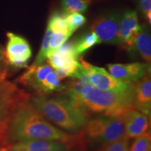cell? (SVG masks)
<instances>
[{"mask_svg":"<svg viewBox=\"0 0 151 151\" xmlns=\"http://www.w3.org/2000/svg\"><path fill=\"white\" fill-rule=\"evenodd\" d=\"M148 151H151V148H150V149H148Z\"/></svg>","mask_w":151,"mask_h":151,"instance_id":"obj_27","label":"cell"},{"mask_svg":"<svg viewBox=\"0 0 151 151\" xmlns=\"http://www.w3.org/2000/svg\"><path fill=\"white\" fill-rule=\"evenodd\" d=\"M69 99L86 109L91 115L124 116L134 109V86L124 91H112L100 90L86 84L77 95Z\"/></svg>","mask_w":151,"mask_h":151,"instance_id":"obj_3","label":"cell"},{"mask_svg":"<svg viewBox=\"0 0 151 151\" xmlns=\"http://www.w3.org/2000/svg\"><path fill=\"white\" fill-rule=\"evenodd\" d=\"M48 25L51 28L52 32H63L72 35L73 33L66 22L63 16L54 14L49 19Z\"/></svg>","mask_w":151,"mask_h":151,"instance_id":"obj_19","label":"cell"},{"mask_svg":"<svg viewBox=\"0 0 151 151\" xmlns=\"http://www.w3.org/2000/svg\"><path fill=\"white\" fill-rule=\"evenodd\" d=\"M135 11H124L120 16L118 29V45L129 50L141 29Z\"/></svg>","mask_w":151,"mask_h":151,"instance_id":"obj_8","label":"cell"},{"mask_svg":"<svg viewBox=\"0 0 151 151\" xmlns=\"http://www.w3.org/2000/svg\"><path fill=\"white\" fill-rule=\"evenodd\" d=\"M63 17L73 32H74L76 30L83 25L87 21L85 16L79 13L64 14Z\"/></svg>","mask_w":151,"mask_h":151,"instance_id":"obj_20","label":"cell"},{"mask_svg":"<svg viewBox=\"0 0 151 151\" xmlns=\"http://www.w3.org/2000/svg\"><path fill=\"white\" fill-rule=\"evenodd\" d=\"M4 65H6L4 58V51L2 48L0 46V71L6 69L5 67H4Z\"/></svg>","mask_w":151,"mask_h":151,"instance_id":"obj_25","label":"cell"},{"mask_svg":"<svg viewBox=\"0 0 151 151\" xmlns=\"http://www.w3.org/2000/svg\"><path fill=\"white\" fill-rule=\"evenodd\" d=\"M151 148V136L146 135L135 138L130 144L129 151H148Z\"/></svg>","mask_w":151,"mask_h":151,"instance_id":"obj_22","label":"cell"},{"mask_svg":"<svg viewBox=\"0 0 151 151\" xmlns=\"http://www.w3.org/2000/svg\"><path fill=\"white\" fill-rule=\"evenodd\" d=\"M52 34V31L49 26H47L46 32H45L44 37H43L42 43L39 50V53H38L37 58L33 62V66H37L40 65L41 64L46 62V60H47L48 55V50H49V43H50V39L51 37V35Z\"/></svg>","mask_w":151,"mask_h":151,"instance_id":"obj_18","label":"cell"},{"mask_svg":"<svg viewBox=\"0 0 151 151\" xmlns=\"http://www.w3.org/2000/svg\"><path fill=\"white\" fill-rule=\"evenodd\" d=\"M120 16L116 13L103 15L94 20L90 31L97 35L99 43L118 45V29Z\"/></svg>","mask_w":151,"mask_h":151,"instance_id":"obj_6","label":"cell"},{"mask_svg":"<svg viewBox=\"0 0 151 151\" xmlns=\"http://www.w3.org/2000/svg\"><path fill=\"white\" fill-rule=\"evenodd\" d=\"M0 151H1V150H0Z\"/></svg>","mask_w":151,"mask_h":151,"instance_id":"obj_28","label":"cell"},{"mask_svg":"<svg viewBox=\"0 0 151 151\" xmlns=\"http://www.w3.org/2000/svg\"><path fill=\"white\" fill-rule=\"evenodd\" d=\"M65 89V86L62 84L61 80L55 71L53 70L49 73L42 81L35 92V95H49L55 92H62Z\"/></svg>","mask_w":151,"mask_h":151,"instance_id":"obj_15","label":"cell"},{"mask_svg":"<svg viewBox=\"0 0 151 151\" xmlns=\"http://www.w3.org/2000/svg\"><path fill=\"white\" fill-rule=\"evenodd\" d=\"M125 137L128 139L150 134V117L133 109L124 116Z\"/></svg>","mask_w":151,"mask_h":151,"instance_id":"obj_10","label":"cell"},{"mask_svg":"<svg viewBox=\"0 0 151 151\" xmlns=\"http://www.w3.org/2000/svg\"><path fill=\"white\" fill-rule=\"evenodd\" d=\"M132 55L138 54L150 65L151 62V37L148 27L146 25H141L131 48L128 50Z\"/></svg>","mask_w":151,"mask_h":151,"instance_id":"obj_14","label":"cell"},{"mask_svg":"<svg viewBox=\"0 0 151 151\" xmlns=\"http://www.w3.org/2000/svg\"><path fill=\"white\" fill-rule=\"evenodd\" d=\"M106 67L109 73L114 78L130 83H134L143 78L150 70V65L143 62L109 64Z\"/></svg>","mask_w":151,"mask_h":151,"instance_id":"obj_9","label":"cell"},{"mask_svg":"<svg viewBox=\"0 0 151 151\" xmlns=\"http://www.w3.org/2000/svg\"><path fill=\"white\" fill-rule=\"evenodd\" d=\"M52 71L53 69L48 62L37 66L31 65L20 77L18 82L36 92L46 76Z\"/></svg>","mask_w":151,"mask_h":151,"instance_id":"obj_13","label":"cell"},{"mask_svg":"<svg viewBox=\"0 0 151 151\" xmlns=\"http://www.w3.org/2000/svg\"><path fill=\"white\" fill-rule=\"evenodd\" d=\"M7 74H8V71H7V69H5V70L0 71V82L4 81L6 79Z\"/></svg>","mask_w":151,"mask_h":151,"instance_id":"obj_26","label":"cell"},{"mask_svg":"<svg viewBox=\"0 0 151 151\" xmlns=\"http://www.w3.org/2000/svg\"><path fill=\"white\" fill-rule=\"evenodd\" d=\"M71 36V35L69 34L63 32H52L50 39V43H49L48 55L55 51L60 47H61L64 43L67 42L68 39Z\"/></svg>","mask_w":151,"mask_h":151,"instance_id":"obj_21","label":"cell"},{"mask_svg":"<svg viewBox=\"0 0 151 151\" xmlns=\"http://www.w3.org/2000/svg\"><path fill=\"white\" fill-rule=\"evenodd\" d=\"M88 76L90 85L100 90L124 91L133 87V83L118 80L112 76L104 68L97 67L81 60Z\"/></svg>","mask_w":151,"mask_h":151,"instance_id":"obj_4","label":"cell"},{"mask_svg":"<svg viewBox=\"0 0 151 151\" xmlns=\"http://www.w3.org/2000/svg\"><path fill=\"white\" fill-rule=\"evenodd\" d=\"M70 146L61 141L28 140L14 143L4 151H69Z\"/></svg>","mask_w":151,"mask_h":151,"instance_id":"obj_12","label":"cell"},{"mask_svg":"<svg viewBox=\"0 0 151 151\" xmlns=\"http://www.w3.org/2000/svg\"><path fill=\"white\" fill-rule=\"evenodd\" d=\"M31 96L6 79L0 82V125L20 101Z\"/></svg>","mask_w":151,"mask_h":151,"instance_id":"obj_7","label":"cell"},{"mask_svg":"<svg viewBox=\"0 0 151 151\" xmlns=\"http://www.w3.org/2000/svg\"><path fill=\"white\" fill-rule=\"evenodd\" d=\"M30 97L20 101L0 125V150L28 140L61 141L81 151V133L70 134L57 127L34 106Z\"/></svg>","mask_w":151,"mask_h":151,"instance_id":"obj_1","label":"cell"},{"mask_svg":"<svg viewBox=\"0 0 151 151\" xmlns=\"http://www.w3.org/2000/svg\"><path fill=\"white\" fill-rule=\"evenodd\" d=\"M137 5L141 14L151 23V0H137Z\"/></svg>","mask_w":151,"mask_h":151,"instance_id":"obj_24","label":"cell"},{"mask_svg":"<svg viewBox=\"0 0 151 151\" xmlns=\"http://www.w3.org/2000/svg\"><path fill=\"white\" fill-rule=\"evenodd\" d=\"M134 107L136 110L144 113L150 117L151 78L150 70L146 75L133 83Z\"/></svg>","mask_w":151,"mask_h":151,"instance_id":"obj_11","label":"cell"},{"mask_svg":"<svg viewBox=\"0 0 151 151\" xmlns=\"http://www.w3.org/2000/svg\"><path fill=\"white\" fill-rule=\"evenodd\" d=\"M130 143H131L130 139L124 137L120 140L111 143L94 151H129Z\"/></svg>","mask_w":151,"mask_h":151,"instance_id":"obj_23","label":"cell"},{"mask_svg":"<svg viewBox=\"0 0 151 151\" xmlns=\"http://www.w3.org/2000/svg\"><path fill=\"white\" fill-rule=\"evenodd\" d=\"M8 41L4 50L6 65L15 68L27 65L32 57V50L25 39L12 32L6 34Z\"/></svg>","mask_w":151,"mask_h":151,"instance_id":"obj_5","label":"cell"},{"mask_svg":"<svg viewBox=\"0 0 151 151\" xmlns=\"http://www.w3.org/2000/svg\"><path fill=\"white\" fill-rule=\"evenodd\" d=\"M91 0H62L61 6L65 14L83 13L88 10Z\"/></svg>","mask_w":151,"mask_h":151,"instance_id":"obj_17","label":"cell"},{"mask_svg":"<svg viewBox=\"0 0 151 151\" xmlns=\"http://www.w3.org/2000/svg\"><path fill=\"white\" fill-rule=\"evenodd\" d=\"M97 43H100L99 39L95 34L90 31L85 34L73 43V46L76 52L79 56Z\"/></svg>","mask_w":151,"mask_h":151,"instance_id":"obj_16","label":"cell"},{"mask_svg":"<svg viewBox=\"0 0 151 151\" xmlns=\"http://www.w3.org/2000/svg\"><path fill=\"white\" fill-rule=\"evenodd\" d=\"M30 101L45 118L66 132L78 134L92 116L83 106L76 104L65 94L31 96Z\"/></svg>","mask_w":151,"mask_h":151,"instance_id":"obj_2","label":"cell"}]
</instances>
